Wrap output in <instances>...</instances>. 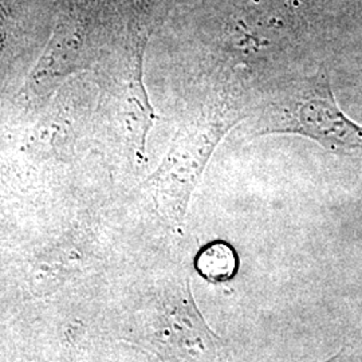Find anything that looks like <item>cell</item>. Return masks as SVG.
Masks as SVG:
<instances>
[{
  "label": "cell",
  "mask_w": 362,
  "mask_h": 362,
  "mask_svg": "<svg viewBox=\"0 0 362 362\" xmlns=\"http://www.w3.org/2000/svg\"><path fill=\"white\" fill-rule=\"evenodd\" d=\"M255 133L300 134L333 152L362 151V127L339 109L325 66L270 98Z\"/></svg>",
  "instance_id": "1"
},
{
  "label": "cell",
  "mask_w": 362,
  "mask_h": 362,
  "mask_svg": "<svg viewBox=\"0 0 362 362\" xmlns=\"http://www.w3.org/2000/svg\"><path fill=\"white\" fill-rule=\"evenodd\" d=\"M199 272L214 282L231 279L238 269V258L233 247L224 242H215L204 247L196 259Z\"/></svg>",
  "instance_id": "3"
},
{
  "label": "cell",
  "mask_w": 362,
  "mask_h": 362,
  "mask_svg": "<svg viewBox=\"0 0 362 362\" xmlns=\"http://www.w3.org/2000/svg\"><path fill=\"white\" fill-rule=\"evenodd\" d=\"M239 119L235 113L211 107L176 133L165 158L149 179L172 219L182 221L211 156Z\"/></svg>",
  "instance_id": "2"
}]
</instances>
